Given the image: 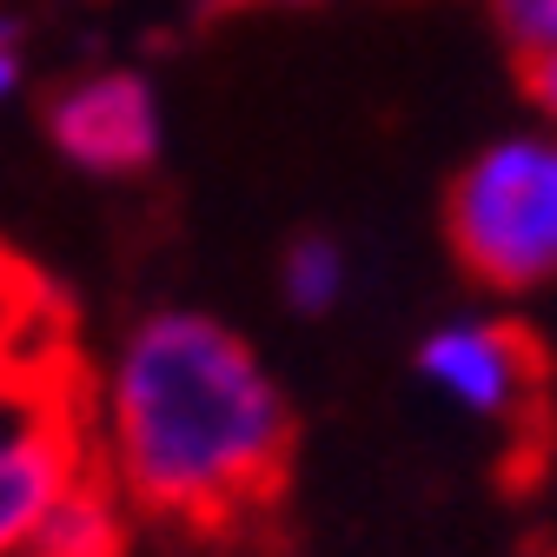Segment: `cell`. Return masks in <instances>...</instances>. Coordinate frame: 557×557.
<instances>
[{
  "instance_id": "obj_10",
  "label": "cell",
  "mask_w": 557,
  "mask_h": 557,
  "mask_svg": "<svg viewBox=\"0 0 557 557\" xmlns=\"http://www.w3.org/2000/svg\"><path fill=\"white\" fill-rule=\"evenodd\" d=\"M524 87H531V100H537L544 126L557 133V60H544V66H524Z\"/></svg>"
},
{
  "instance_id": "obj_6",
  "label": "cell",
  "mask_w": 557,
  "mask_h": 557,
  "mask_svg": "<svg viewBox=\"0 0 557 557\" xmlns=\"http://www.w3.org/2000/svg\"><path fill=\"white\" fill-rule=\"evenodd\" d=\"M74 379V312L14 246H0V398Z\"/></svg>"
},
{
  "instance_id": "obj_2",
  "label": "cell",
  "mask_w": 557,
  "mask_h": 557,
  "mask_svg": "<svg viewBox=\"0 0 557 557\" xmlns=\"http://www.w3.org/2000/svg\"><path fill=\"white\" fill-rule=\"evenodd\" d=\"M445 233L478 286L531 293L557 278V133H505L478 147L451 193Z\"/></svg>"
},
{
  "instance_id": "obj_7",
  "label": "cell",
  "mask_w": 557,
  "mask_h": 557,
  "mask_svg": "<svg viewBox=\"0 0 557 557\" xmlns=\"http://www.w3.org/2000/svg\"><path fill=\"white\" fill-rule=\"evenodd\" d=\"M21 557H126V498L107 478L87 471L74 492L40 518V531L27 537Z\"/></svg>"
},
{
  "instance_id": "obj_3",
  "label": "cell",
  "mask_w": 557,
  "mask_h": 557,
  "mask_svg": "<svg viewBox=\"0 0 557 557\" xmlns=\"http://www.w3.org/2000/svg\"><path fill=\"white\" fill-rule=\"evenodd\" d=\"M94 411L74 385H40L0 398V557H21L40 518L94 471Z\"/></svg>"
},
{
  "instance_id": "obj_12",
  "label": "cell",
  "mask_w": 557,
  "mask_h": 557,
  "mask_svg": "<svg viewBox=\"0 0 557 557\" xmlns=\"http://www.w3.org/2000/svg\"><path fill=\"white\" fill-rule=\"evenodd\" d=\"M265 8H312V0H265Z\"/></svg>"
},
{
  "instance_id": "obj_5",
  "label": "cell",
  "mask_w": 557,
  "mask_h": 557,
  "mask_svg": "<svg viewBox=\"0 0 557 557\" xmlns=\"http://www.w3.org/2000/svg\"><path fill=\"white\" fill-rule=\"evenodd\" d=\"M47 139L66 166L100 173V180H126V173H147L160 160L166 113H160V94L139 74L100 66V74L66 81L47 100Z\"/></svg>"
},
{
  "instance_id": "obj_1",
  "label": "cell",
  "mask_w": 557,
  "mask_h": 557,
  "mask_svg": "<svg viewBox=\"0 0 557 557\" xmlns=\"http://www.w3.org/2000/svg\"><path fill=\"white\" fill-rule=\"evenodd\" d=\"M94 432L107 484L147 518L226 531L278 498L293 465V405L226 319L160 306L113 345Z\"/></svg>"
},
{
  "instance_id": "obj_11",
  "label": "cell",
  "mask_w": 557,
  "mask_h": 557,
  "mask_svg": "<svg viewBox=\"0 0 557 557\" xmlns=\"http://www.w3.org/2000/svg\"><path fill=\"white\" fill-rule=\"evenodd\" d=\"M21 87V40H14V27L0 21V100H8Z\"/></svg>"
},
{
  "instance_id": "obj_8",
  "label": "cell",
  "mask_w": 557,
  "mask_h": 557,
  "mask_svg": "<svg viewBox=\"0 0 557 557\" xmlns=\"http://www.w3.org/2000/svg\"><path fill=\"white\" fill-rule=\"evenodd\" d=\"M278 286H286V306L293 312L325 319L332 306H345V293H352V259H345L338 239L306 233V239L286 246V259H278Z\"/></svg>"
},
{
  "instance_id": "obj_9",
  "label": "cell",
  "mask_w": 557,
  "mask_h": 557,
  "mask_svg": "<svg viewBox=\"0 0 557 557\" xmlns=\"http://www.w3.org/2000/svg\"><path fill=\"white\" fill-rule=\"evenodd\" d=\"M498 27L524 66L557 60V0H498Z\"/></svg>"
},
{
  "instance_id": "obj_4",
  "label": "cell",
  "mask_w": 557,
  "mask_h": 557,
  "mask_svg": "<svg viewBox=\"0 0 557 557\" xmlns=\"http://www.w3.org/2000/svg\"><path fill=\"white\" fill-rule=\"evenodd\" d=\"M418 379L492 432H524L544 405V352L518 319L458 312L418 338Z\"/></svg>"
}]
</instances>
